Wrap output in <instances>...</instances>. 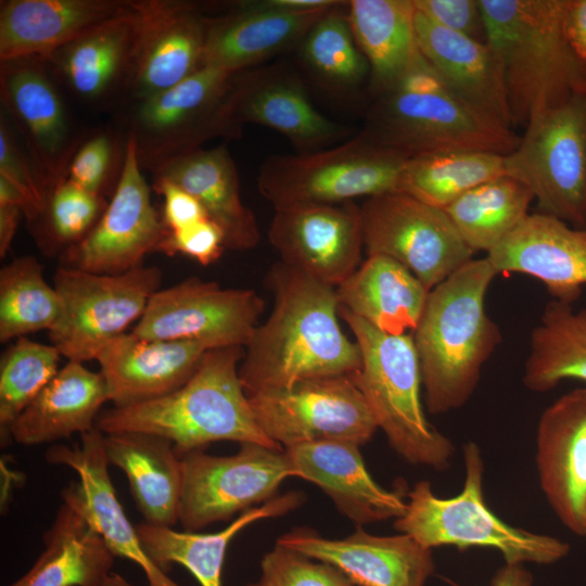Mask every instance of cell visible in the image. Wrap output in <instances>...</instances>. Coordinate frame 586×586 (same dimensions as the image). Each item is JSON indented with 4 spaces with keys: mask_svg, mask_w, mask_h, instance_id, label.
I'll list each match as a JSON object with an SVG mask.
<instances>
[{
    "mask_svg": "<svg viewBox=\"0 0 586 586\" xmlns=\"http://www.w3.org/2000/svg\"><path fill=\"white\" fill-rule=\"evenodd\" d=\"M266 284L273 306L244 346L239 366L245 394L360 369L359 346L339 323L334 286L281 260L270 267Z\"/></svg>",
    "mask_w": 586,
    "mask_h": 586,
    "instance_id": "cell-1",
    "label": "cell"
},
{
    "mask_svg": "<svg viewBox=\"0 0 586 586\" xmlns=\"http://www.w3.org/2000/svg\"><path fill=\"white\" fill-rule=\"evenodd\" d=\"M496 276L487 257L472 258L429 293L411 335L426 408L433 415L458 409L470 399L483 366L501 342L485 308Z\"/></svg>",
    "mask_w": 586,
    "mask_h": 586,
    "instance_id": "cell-2",
    "label": "cell"
},
{
    "mask_svg": "<svg viewBox=\"0 0 586 586\" xmlns=\"http://www.w3.org/2000/svg\"><path fill=\"white\" fill-rule=\"evenodd\" d=\"M243 346L208 349L191 379L155 399L101 412L104 434L143 432L169 440L178 453L220 441L283 450L259 428L239 377Z\"/></svg>",
    "mask_w": 586,
    "mask_h": 586,
    "instance_id": "cell-3",
    "label": "cell"
},
{
    "mask_svg": "<svg viewBox=\"0 0 586 586\" xmlns=\"http://www.w3.org/2000/svg\"><path fill=\"white\" fill-rule=\"evenodd\" d=\"M373 95L360 133L405 158L455 150L508 155L521 139L458 97L420 52Z\"/></svg>",
    "mask_w": 586,
    "mask_h": 586,
    "instance_id": "cell-4",
    "label": "cell"
},
{
    "mask_svg": "<svg viewBox=\"0 0 586 586\" xmlns=\"http://www.w3.org/2000/svg\"><path fill=\"white\" fill-rule=\"evenodd\" d=\"M566 0H480L487 43L504 74L513 127L586 87V62L563 30Z\"/></svg>",
    "mask_w": 586,
    "mask_h": 586,
    "instance_id": "cell-5",
    "label": "cell"
},
{
    "mask_svg": "<svg viewBox=\"0 0 586 586\" xmlns=\"http://www.w3.org/2000/svg\"><path fill=\"white\" fill-rule=\"evenodd\" d=\"M339 317L349 327L361 354V367L352 379L391 447L412 464L447 468L455 447L424 415L411 333L382 332L343 308Z\"/></svg>",
    "mask_w": 586,
    "mask_h": 586,
    "instance_id": "cell-6",
    "label": "cell"
},
{
    "mask_svg": "<svg viewBox=\"0 0 586 586\" xmlns=\"http://www.w3.org/2000/svg\"><path fill=\"white\" fill-rule=\"evenodd\" d=\"M463 487L454 497H437L428 481L413 485L405 513L394 521L397 532L430 549H496L505 563L552 564L568 556L566 542L511 526L488 508L483 495L484 463L475 443L463 445Z\"/></svg>",
    "mask_w": 586,
    "mask_h": 586,
    "instance_id": "cell-7",
    "label": "cell"
},
{
    "mask_svg": "<svg viewBox=\"0 0 586 586\" xmlns=\"http://www.w3.org/2000/svg\"><path fill=\"white\" fill-rule=\"evenodd\" d=\"M407 160L359 133L330 149L267 158L260 166L257 187L275 209L341 204L397 191Z\"/></svg>",
    "mask_w": 586,
    "mask_h": 586,
    "instance_id": "cell-8",
    "label": "cell"
},
{
    "mask_svg": "<svg viewBox=\"0 0 586 586\" xmlns=\"http://www.w3.org/2000/svg\"><path fill=\"white\" fill-rule=\"evenodd\" d=\"M504 165L531 189L538 213L586 229V87L533 117Z\"/></svg>",
    "mask_w": 586,
    "mask_h": 586,
    "instance_id": "cell-9",
    "label": "cell"
},
{
    "mask_svg": "<svg viewBox=\"0 0 586 586\" xmlns=\"http://www.w3.org/2000/svg\"><path fill=\"white\" fill-rule=\"evenodd\" d=\"M162 278L155 266L140 265L115 275L59 267L53 286L62 313L49 331L50 344L68 361L95 360L105 345L139 321Z\"/></svg>",
    "mask_w": 586,
    "mask_h": 586,
    "instance_id": "cell-10",
    "label": "cell"
},
{
    "mask_svg": "<svg viewBox=\"0 0 586 586\" xmlns=\"http://www.w3.org/2000/svg\"><path fill=\"white\" fill-rule=\"evenodd\" d=\"M234 75L202 66L178 85L137 101L129 135L142 169L154 173L213 138L237 139L227 115Z\"/></svg>",
    "mask_w": 586,
    "mask_h": 586,
    "instance_id": "cell-11",
    "label": "cell"
},
{
    "mask_svg": "<svg viewBox=\"0 0 586 586\" xmlns=\"http://www.w3.org/2000/svg\"><path fill=\"white\" fill-rule=\"evenodd\" d=\"M246 396L259 428L282 448L320 441L361 446L378 430L352 375L310 378Z\"/></svg>",
    "mask_w": 586,
    "mask_h": 586,
    "instance_id": "cell-12",
    "label": "cell"
},
{
    "mask_svg": "<svg viewBox=\"0 0 586 586\" xmlns=\"http://www.w3.org/2000/svg\"><path fill=\"white\" fill-rule=\"evenodd\" d=\"M359 207L367 256L396 260L430 291L472 259L474 252L442 208L400 191L367 198Z\"/></svg>",
    "mask_w": 586,
    "mask_h": 586,
    "instance_id": "cell-13",
    "label": "cell"
},
{
    "mask_svg": "<svg viewBox=\"0 0 586 586\" xmlns=\"http://www.w3.org/2000/svg\"><path fill=\"white\" fill-rule=\"evenodd\" d=\"M182 489L178 522L195 532L278 496L280 484L295 476L284 450L255 443L240 444L231 456L203 449L179 455Z\"/></svg>",
    "mask_w": 586,
    "mask_h": 586,
    "instance_id": "cell-14",
    "label": "cell"
},
{
    "mask_svg": "<svg viewBox=\"0 0 586 586\" xmlns=\"http://www.w3.org/2000/svg\"><path fill=\"white\" fill-rule=\"evenodd\" d=\"M264 308L254 290L191 277L156 291L131 332L146 340L200 342L211 349L244 347Z\"/></svg>",
    "mask_w": 586,
    "mask_h": 586,
    "instance_id": "cell-15",
    "label": "cell"
},
{
    "mask_svg": "<svg viewBox=\"0 0 586 586\" xmlns=\"http://www.w3.org/2000/svg\"><path fill=\"white\" fill-rule=\"evenodd\" d=\"M167 230L151 202L133 138L128 135L122 170L101 218L78 244L60 257L63 267L115 275L140 265Z\"/></svg>",
    "mask_w": 586,
    "mask_h": 586,
    "instance_id": "cell-16",
    "label": "cell"
},
{
    "mask_svg": "<svg viewBox=\"0 0 586 586\" xmlns=\"http://www.w3.org/2000/svg\"><path fill=\"white\" fill-rule=\"evenodd\" d=\"M268 238L281 262L336 288L361 264L360 207L346 202L277 208Z\"/></svg>",
    "mask_w": 586,
    "mask_h": 586,
    "instance_id": "cell-17",
    "label": "cell"
},
{
    "mask_svg": "<svg viewBox=\"0 0 586 586\" xmlns=\"http://www.w3.org/2000/svg\"><path fill=\"white\" fill-rule=\"evenodd\" d=\"M46 460L77 473L78 480L62 491V500L86 518L114 557L139 565L149 586H180L149 557L137 527L127 518L110 476L103 432L93 428L80 434V442L73 446L53 445Z\"/></svg>",
    "mask_w": 586,
    "mask_h": 586,
    "instance_id": "cell-18",
    "label": "cell"
},
{
    "mask_svg": "<svg viewBox=\"0 0 586 586\" xmlns=\"http://www.w3.org/2000/svg\"><path fill=\"white\" fill-rule=\"evenodd\" d=\"M43 64L37 58L1 62L0 95L51 195L67 178L80 143L72 133L62 98Z\"/></svg>",
    "mask_w": 586,
    "mask_h": 586,
    "instance_id": "cell-19",
    "label": "cell"
},
{
    "mask_svg": "<svg viewBox=\"0 0 586 586\" xmlns=\"http://www.w3.org/2000/svg\"><path fill=\"white\" fill-rule=\"evenodd\" d=\"M137 29L128 79L137 101L167 90L203 66L208 27L195 3L133 1Z\"/></svg>",
    "mask_w": 586,
    "mask_h": 586,
    "instance_id": "cell-20",
    "label": "cell"
},
{
    "mask_svg": "<svg viewBox=\"0 0 586 586\" xmlns=\"http://www.w3.org/2000/svg\"><path fill=\"white\" fill-rule=\"evenodd\" d=\"M535 460L552 511L571 533L586 537V388L563 394L544 410Z\"/></svg>",
    "mask_w": 586,
    "mask_h": 586,
    "instance_id": "cell-21",
    "label": "cell"
},
{
    "mask_svg": "<svg viewBox=\"0 0 586 586\" xmlns=\"http://www.w3.org/2000/svg\"><path fill=\"white\" fill-rule=\"evenodd\" d=\"M276 544L335 566L356 586H425L435 572L432 549L402 533L380 536L358 527L345 538L329 539L295 530Z\"/></svg>",
    "mask_w": 586,
    "mask_h": 586,
    "instance_id": "cell-22",
    "label": "cell"
},
{
    "mask_svg": "<svg viewBox=\"0 0 586 586\" xmlns=\"http://www.w3.org/2000/svg\"><path fill=\"white\" fill-rule=\"evenodd\" d=\"M227 115L237 138L245 123L258 124L285 136L303 153L321 148L342 133L340 126L310 103L300 80L277 67L235 74Z\"/></svg>",
    "mask_w": 586,
    "mask_h": 586,
    "instance_id": "cell-23",
    "label": "cell"
},
{
    "mask_svg": "<svg viewBox=\"0 0 586 586\" xmlns=\"http://www.w3.org/2000/svg\"><path fill=\"white\" fill-rule=\"evenodd\" d=\"M486 257L496 272L538 279L553 300L574 304L586 285V229L542 213L524 221Z\"/></svg>",
    "mask_w": 586,
    "mask_h": 586,
    "instance_id": "cell-24",
    "label": "cell"
},
{
    "mask_svg": "<svg viewBox=\"0 0 586 586\" xmlns=\"http://www.w3.org/2000/svg\"><path fill=\"white\" fill-rule=\"evenodd\" d=\"M211 348L194 341L146 340L124 333L98 354L109 402L127 407L171 393L187 383Z\"/></svg>",
    "mask_w": 586,
    "mask_h": 586,
    "instance_id": "cell-25",
    "label": "cell"
},
{
    "mask_svg": "<svg viewBox=\"0 0 586 586\" xmlns=\"http://www.w3.org/2000/svg\"><path fill=\"white\" fill-rule=\"evenodd\" d=\"M359 445L320 441L284 448L295 476L319 486L337 510L357 525L400 518L407 507L398 491H387L368 472Z\"/></svg>",
    "mask_w": 586,
    "mask_h": 586,
    "instance_id": "cell-26",
    "label": "cell"
},
{
    "mask_svg": "<svg viewBox=\"0 0 586 586\" xmlns=\"http://www.w3.org/2000/svg\"><path fill=\"white\" fill-rule=\"evenodd\" d=\"M415 31L419 52L458 97L513 129L502 67L488 43L447 29L417 9Z\"/></svg>",
    "mask_w": 586,
    "mask_h": 586,
    "instance_id": "cell-27",
    "label": "cell"
},
{
    "mask_svg": "<svg viewBox=\"0 0 586 586\" xmlns=\"http://www.w3.org/2000/svg\"><path fill=\"white\" fill-rule=\"evenodd\" d=\"M337 3L313 11H282L258 1L240 2L229 13L208 20L203 66L244 72L304 39Z\"/></svg>",
    "mask_w": 586,
    "mask_h": 586,
    "instance_id": "cell-28",
    "label": "cell"
},
{
    "mask_svg": "<svg viewBox=\"0 0 586 586\" xmlns=\"http://www.w3.org/2000/svg\"><path fill=\"white\" fill-rule=\"evenodd\" d=\"M129 1L5 0L0 5V60L47 61L82 34L124 12Z\"/></svg>",
    "mask_w": 586,
    "mask_h": 586,
    "instance_id": "cell-29",
    "label": "cell"
},
{
    "mask_svg": "<svg viewBox=\"0 0 586 586\" xmlns=\"http://www.w3.org/2000/svg\"><path fill=\"white\" fill-rule=\"evenodd\" d=\"M152 174L154 179L168 180L199 201L222 231L226 249L246 251L259 243L257 220L241 199L238 169L226 145L181 155Z\"/></svg>",
    "mask_w": 586,
    "mask_h": 586,
    "instance_id": "cell-30",
    "label": "cell"
},
{
    "mask_svg": "<svg viewBox=\"0 0 586 586\" xmlns=\"http://www.w3.org/2000/svg\"><path fill=\"white\" fill-rule=\"evenodd\" d=\"M109 464L127 476L131 495L144 522L173 526L178 522L182 462L174 444L143 432L104 434Z\"/></svg>",
    "mask_w": 586,
    "mask_h": 586,
    "instance_id": "cell-31",
    "label": "cell"
},
{
    "mask_svg": "<svg viewBox=\"0 0 586 586\" xmlns=\"http://www.w3.org/2000/svg\"><path fill=\"white\" fill-rule=\"evenodd\" d=\"M107 400L102 374L68 361L14 420L10 437L17 444L39 445L84 434L95 428Z\"/></svg>",
    "mask_w": 586,
    "mask_h": 586,
    "instance_id": "cell-32",
    "label": "cell"
},
{
    "mask_svg": "<svg viewBox=\"0 0 586 586\" xmlns=\"http://www.w3.org/2000/svg\"><path fill=\"white\" fill-rule=\"evenodd\" d=\"M335 293L339 308L382 332L405 334L417 328L430 290L396 260L371 255Z\"/></svg>",
    "mask_w": 586,
    "mask_h": 586,
    "instance_id": "cell-33",
    "label": "cell"
},
{
    "mask_svg": "<svg viewBox=\"0 0 586 586\" xmlns=\"http://www.w3.org/2000/svg\"><path fill=\"white\" fill-rule=\"evenodd\" d=\"M302 501V494L290 492L242 512L227 527L215 533L176 531L146 522L137 531L149 557L165 572L173 564L186 568L201 586H222L221 575L229 543L247 525L283 515Z\"/></svg>",
    "mask_w": 586,
    "mask_h": 586,
    "instance_id": "cell-34",
    "label": "cell"
},
{
    "mask_svg": "<svg viewBox=\"0 0 586 586\" xmlns=\"http://www.w3.org/2000/svg\"><path fill=\"white\" fill-rule=\"evenodd\" d=\"M136 29L137 14L133 1H129L124 12L64 46L46 63L58 67L78 97L101 99L119 82L128 84Z\"/></svg>",
    "mask_w": 586,
    "mask_h": 586,
    "instance_id": "cell-35",
    "label": "cell"
},
{
    "mask_svg": "<svg viewBox=\"0 0 586 586\" xmlns=\"http://www.w3.org/2000/svg\"><path fill=\"white\" fill-rule=\"evenodd\" d=\"M44 549L33 566L9 586H102L114 555L77 510L62 502L43 535Z\"/></svg>",
    "mask_w": 586,
    "mask_h": 586,
    "instance_id": "cell-36",
    "label": "cell"
},
{
    "mask_svg": "<svg viewBox=\"0 0 586 586\" xmlns=\"http://www.w3.org/2000/svg\"><path fill=\"white\" fill-rule=\"evenodd\" d=\"M347 17L370 68V90L395 81L419 54L413 0H351Z\"/></svg>",
    "mask_w": 586,
    "mask_h": 586,
    "instance_id": "cell-37",
    "label": "cell"
},
{
    "mask_svg": "<svg viewBox=\"0 0 586 586\" xmlns=\"http://www.w3.org/2000/svg\"><path fill=\"white\" fill-rule=\"evenodd\" d=\"M564 380L586 382V307L552 300L531 333L523 383L543 393Z\"/></svg>",
    "mask_w": 586,
    "mask_h": 586,
    "instance_id": "cell-38",
    "label": "cell"
},
{
    "mask_svg": "<svg viewBox=\"0 0 586 586\" xmlns=\"http://www.w3.org/2000/svg\"><path fill=\"white\" fill-rule=\"evenodd\" d=\"M531 189L504 174L472 188L444 211L472 252L495 249L530 215Z\"/></svg>",
    "mask_w": 586,
    "mask_h": 586,
    "instance_id": "cell-39",
    "label": "cell"
},
{
    "mask_svg": "<svg viewBox=\"0 0 586 586\" xmlns=\"http://www.w3.org/2000/svg\"><path fill=\"white\" fill-rule=\"evenodd\" d=\"M505 155L483 151H443L408 158L397 191L446 208L462 194L505 173Z\"/></svg>",
    "mask_w": 586,
    "mask_h": 586,
    "instance_id": "cell-40",
    "label": "cell"
},
{
    "mask_svg": "<svg viewBox=\"0 0 586 586\" xmlns=\"http://www.w3.org/2000/svg\"><path fill=\"white\" fill-rule=\"evenodd\" d=\"M62 313L60 296L43 278L42 265L30 255L20 256L0 270V342L47 330Z\"/></svg>",
    "mask_w": 586,
    "mask_h": 586,
    "instance_id": "cell-41",
    "label": "cell"
},
{
    "mask_svg": "<svg viewBox=\"0 0 586 586\" xmlns=\"http://www.w3.org/2000/svg\"><path fill=\"white\" fill-rule=\"evenodd\" d=\"M340 1L327 11L303 40V60L326 85L335 89H353L370 76L367 60L359 50L347 11Z\"/></svg>",
    "mask_w": 586,
    "mask_h": 586,
    "instance_id": "cell-42",
    "label": "cell"
},
{
    "mask_svg": "<svg viewBox=\"0 0 586 586\" xmlns=\"http://www.w3.org/2000/svg\"><path fill=\"white\" fill-rule=\"evenodd\" d=\"M60 352L26 336L16 339L0 360V434L10 438V428L18 415L59 372Z\"/></svg>",
    "mask_w": 586,
    "mask_h": 586,
    "instance_id": "cell-43",
    "label": "cell"
},
{
    "mask_svg": "<svg viewBox=\"0 0 586 586\" xmlns=\"http://www.w3.org/2000/svg\"><path fill=\"white\" fill-rule=\"evenodd\" d=\"M106 206L104 196L66 178L54 188L43 213L31 224L38 246L47 255L61 256L89 234Z\"/></svg>",
    "mask_w": 586,
    "mask_h": 586,
    "instance_id": "cell-44",
    "label": "cell"
},
{
    "mask_svg": "<svg viewBox=\"0 0 586 586\" xmlns=\"http://www.w3.org/2000/svg\"><path fill=\"white\" fill-rule=\"evenodd\" d=\"M262 586H356L335 566L276 544L260 562Z\"/></svg>",
    "mask_w": 586,
    "mask_h": 586,
    "instance_id": "cell-45",
    "label": "cell"
},
{
    "mask_svg": "<svg viewBox=\"0 0 586 586\" xmlns=\"http://www.w3.org/2000/svg\"><path fill=\"white\" fill-rule=\"evenodd\" d=\"M0 177L22 194L27 204L25 218L30 225L35 222L43 213L50 192L3 116L0 119Z\"/></svg>",
    "mask_w": 586,
    "mask_h": 586,
    "instance_id": "cell-46",
    "label": "cell"
},
{
    "mask_svg": "<svg viewBox=\"0 0 586 586\" xmlns=\"http://www.w3.org/2000/svg\"><path fill=\"white\" fill-rule=\"evenodd\" d=\"M115 161L112 137L99 132L79 144L71 160L67 179L88 192L104 196L115 173Z\"/></svg>",
    "mask_w": 586,
    "mask_h": 586,
    "instance_id": "cell-47",
    "label": "cell"
},
{
    "mask_svg": "<svg viewBox=\"0 0 586 586\" xmlns=\"http://www.w3.org/2000/svg\"><path fill=\"white\" fill-rule=\"evenodd\" d=\"M225 250L222 231L211 219H205L181 230L167 231L155 252L168 256L182 254L208 266L216 262Z\"/></svg>",
    "mask_w": 586,
    "mask_h": 586,
    "instance_id": "cell-48",
    "label": "cell"
},
{
    "mask_svg": "<svg viewBox=\"0 0 586 586\" xmlns=\"http://www.w3.org/2000/svg\"><path fill=\"white\" fill-rule=\"evenodd\" d=\"M415 8L436 24L487 43L480 0H413Z\"/></svg>",
    "mask_w": 586,
    "mask_h": 586,
    "instance_id": "cell-49",
    "label": "cell"
},
{
    "mask_svg": "<svg viewBox=\"0 0 586 586\" xmlns=\"http://www.w3.org/2000/svg\"><path fill=\"white\" fill-rule=\"evenodd\" d=\"M153 189L164 198L162 220L167 231H177L209 219L199 201L177 184L154 179Z\"/></svg>",
    "mask_w": 586,
    "mask_h": 586,
    "instance_id": "cell-50",
    "label": "cell"
},
{
    "mask_svg": "<svg viewBox=\"0 0 586 586\" xmlns=\"http://www.w3.org/2000/svg\"><path fill=\"white\" fill-rule=\"evenodd\" d=\"M563 30L575 54L586 62V0H566Z\"/></svg>",
    "mask_w": 586,
    "mask_h": 586,
    "instance_id": "cell-51",
    "label": "cell"
},
{
    "mask_svg": "<svg viewBox=\"0 0 586 586\" xmlns=\"http://www.w3.org/2000/svg\"><path fill=\"white\" fill-rule=\"evenodd\" d=\"M23 215L15 205H0V257L4 258L10 251L20 217Z\"/></svg>",
    "mask_w": 586,
    "mask_h": 586,
    "instance_id": "cell-52",
    "label": "cell"
},
{
    "mask_svg": "<svg viewBox=\"0 0 586 586\" xmlns=\"http://www.w3.org/2000/svg\"><path fill=\"white\" fill-rule=\"evenodd\" d=\"M491 586H533V576L524 564L505 563L494 574Z\"/></svg>",
    "mask_w": 586,
    "mask_h": 586,
    "instance_id": "cell-53",
    "label": "cell"
},
{
    "mask_svg": "<svg viewBox=\"0 0 586 586\" xmlns=\"http://www.w3.org/2000/svg\"><path fill=\"white\" fill-rule=\"evenodd\" d=\"M102 586H132L127 579L117 573H111Z\"/></svg>",
    "mask_w": 586,
    "mask_h": 586,
    "instance_id": "cell-54",
    "label": "cell"
},
{
    "mask_svg": "<svg viewBox=\"0 0 586 586\" xmlns=\"http://www.w3.org/2000/svg\"><path fill=\"white\" fill-rule=\"evenodd\" d=\"M247 586H262V585L259 584V582H257V583H251Z\"/></svg>",
    "mask_w": 586,
    "mask_h": 586,
    "instance_id": "cell-55",
    "label": "cell"
}]
</instances>
